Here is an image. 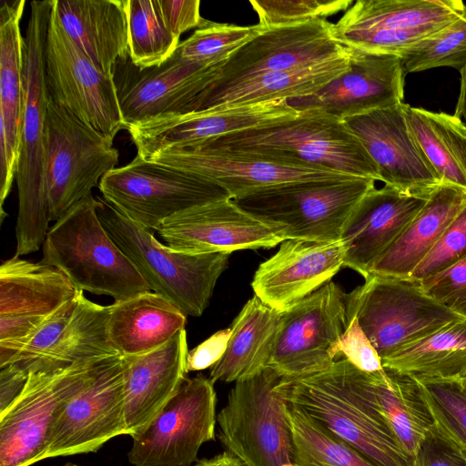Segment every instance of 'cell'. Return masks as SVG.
I'll return each instance as SVG.
<instances>
[{
  "label": "cell",
  "mask_w": 466,
  "mask_h": 466,
  "mask_svg": "<svg viewBox=\"0 0 466 466\" xmlns=\"http://www.w3.org/2000/svg\"><path fill=\"white\" fill-rule=\"evenodd\" d=\"M276 390L325 425L376 466H415L377 408L370 373L348 360H336L325 370L281 379Z\"/></svg>",
  "instance_id": "1"
},
{
  "label": "cell",
  "mask_w": 466,
  "mask_h": 466,
  "mask_svg": "<svg viewBox=\"0 0 466 466\" xmlns=\"http://www.w3.org/2000/svg\"><path fill=\"white\" fill-rule=\"evenodd\" d=\"M52 0L32 1L24 47V112L15 174L18 213L16 254L37 251L49 230L50 213L44 177L47 91L44 51Z\"/></svg>",
  "instance_id": "2"
},
{
  "label": "cell",
  "mask_w": 466,
  "mask_h": 466,
  "mask_svg": "<svg viewBox=\"0 0 466 466\" xmlns=\"http://www.w3.org/2000/svg\"><path fill=\"white\" fill-rule=\"evenodd\" d=\"M192 146L252 154L286 163L315 165L380 181L376 164L346 123L319 110L300 111L291 120L228 134Z\"/></svg>",
  "instance_id": "3"
},
{
  "label": "cell",
  "mask_w": 466,
  "mask_h": 466,
  "mask_svg": "<svg viewBox=\"0 0 466 466\" xmlns=\"http://www.w3.org/2000/svg\"><path fill=\"white\" fill-rule=\"evenodd\" d=\"M98 198L88 195L49 228L42 263L60 269L82 291L115 301L151 289L100 221Z\"/></svg>",
  "instance_id": "4"
},
{
  "label": "cell",
  "mask_w": 466,
  "mask_h": 466,
  "mask_svg": "<svg viewBox=\"0 0 466 466\" xmlns=\"http://www.w3.org/2000/svg\"><path fill=\"white\" fill-rule=\"evenodd\" d=\"M370 177L293 181L231 198L243 211L273 228L285 240H340L350 214L375 187Z\"/></svg>",
  "instance_id": "5"
},
{
  "label": "cell",
  "mask_w": 466,
  "mask_h": 466,
  "mask_svg": "<svg viewBox=\"0 0 466 466\" xmlns=\"http://www.w3.org/2000/svg\"><path fill=\"white\" fill-rule=\"evenodd\" d=\"M96 212L116 244L128 257L152 291L176 305L186 316L199 317L208 307L229 254H189L160 243L105 199Z\"/></svg>",
  "instance_id": "6"
},
{
  "label": "cell",
  "mask_w": 466,
  "mask_h": 466,
  "mask_svg": "<svg viewBox=\"0 0 466 466\" xmlns=\"http://www.w3.org/2000/svg\"><path fill=\"white\" fill-rule=\"evenodd\" d=\"M354 317L381 360L462 319L427 295L410 279L369 276L346 294Z\"/></svg>",
  "instance_id": "7"
},
{
  "label": "cell",
  "mask_w": 466,
  "mask_h": 466,
  "mask_svg": "<svg viewBox=\"0 0 466 466\" xmlns=\"http://www.w3.org/2000/svg\"><path fill=\"white\" fill-rule=\"evenodd\" d=\"M282 377L270 367L238 380L217 415L218 439L244 466L292 463L285 400L276 390Z\"/></svg>",
  "instance_id": "8"
},
{
  "label": "cell",
  "mask_w": 466,
  "mask_h": 466,
  "mask_svg": "<svg viewBox=\"0 0 466 466\" xmlns=\"http://www.w3.org/2000/svg\"><path fill=\"white\" fill-rule=\"evenodd\" d=\"M118 157L113 141L48 97L44 177L51 221L92 194L102 177L116 168Z\"/></svg>",
  "instance_id": "9"
},
{
  "label": "cell",
  "mask_w": 466,
  "mask_h": 466,
  "mask_svg": "<svg viewBox=\"0 0 466 466\" xmlns=\"http://www.w3.org/2000/svg\"><path fill=\"white\" fill-rule=\"evenodd\" d=\"M98 187L117 211L151 231L179 212L231 198L218 184L138 155L106 173Z\"/></svg>",
  "instance_id": "10"
},
{
  "label": "cell",
  "mask_w": 466,
  "mask_h": 466,
  "mask_svg": "<svg viewBox=\"0 0 466 466\" xmlns=\"http://www.w3.org/2000/svg\"><path fill=\"white\" fill-rule=\"evenodd\" d=\"M105 359L29 372L20 393L0 410V466H30L44 460L61 408Z\"/></svg>",
  "instance_id": "11"
},
{
  "label": "cell",
  "mask_w": 466,
  "mask_h": 466,
  "mask_svg": "<svg viewBox=\"0 0 466 466\" xmlns=\"http://www.w3.org/2000/svg\"><path fill=\"white\" fill-rule=\"evenodd\" d=\"M44 70L47 96L54 103L111 141L121 129H127L114 76L98 69L69 37L53 0Z\"/></svg>",
  "instance_id": "12"
},
{
  "label": "cell",
  "mask_w": 466,
  "mask_h": 466,
  "mask_svg": "<svg viewBox=\"0 0 466 466\" xmlns=\"http://www.w3.org/2000/svg\"><path fill=\"white\" fill-rule=\"evenodd\" d=\"M465 8L453 0H358L331 24V35L352 50L400 56Z\"/></svg>",
  "instance_id": "13"
},
{
  "label": "cell",
  "mask_w": 466,
  "mask_h": 466,
  "mask_svg": "<svg viewBox=\"0 0 466 466\" xmlns=\"http://www.w3.org/2000/svg\"><path fill=\"white\" fill-rule=\"evenodd\" d=\"M201 374L187 378L148 427L132 438L133 466H193L202 445L215 440L217 393Z\"/></svg>",
  "instance_id": "14"
},
{
  "label": "cell",
  "mask_w": 466,
  "mask_h": 466,
  "mask_svg": "<svg viewBox=\"0 0 466 466\" xmlns=\"http://www.w3.org/2000/svg\"><path fill=\"white\" fill-rule=\"evenodd\" d=\"M347 326L346 294L329 281L281 313L268 367L283 379L327 370Z\"/></svg>",
  "instance_id": "15"
},
{
  "label": "cell",
  "mask_w": 466,
  "mask_h": 466,
  "mask_svg": "<svg viewBox=\"0 0 466 466\" xmlns=\"http://www.w3.org/2000/svg\"><path fill=\"white\" fill-rule=\"evenodd\" d=\"M119 435H128L120 354L103 360L61 408L44 460L96 452Z\"/></svg>",
  "instance_id": "16"
},
{
  "label": "cell",
  "mask_w": 466,
  "mask_h": 466,
  "mask_svg": "<svg viewBox=\"0 0 466 466\" xmlns=\"http://www.w3.org/2000/svg\"><path fill=\"white\" fill-rule=\"evenodd\" d=\"M349 53L350 48L333 39L331 23L324 18L265 28L228 56L196 99L259 75L319 64Z\"/></svg>",
  "instance_id": "17"
},
{
  "label": "cell",
  "mask_w": 466,
  "mask_h": 466,
  "mask_svg": "<svg viewBox=\"0 0 466 466\" xmlns=\"http://www.w3.org/2000/svg\"><path fill=\"white\" fill-rule=\"evenodd\" d=\"M222 65L188 60L177 50L150 68L140 69L129 58L119 63L113 76L127 130L157 116L187 112Z\"/></svg>",
  "instance_id": "18"
},
{
  "label": "cell",
  "mask_w": 466,
  "mask_h": 466,
  "mask_svg": "<svg viewBox=\"0 0 466 466\" xmlns=\"http://www.w3.org/2000/svg\"><path fill=\"white\" fill-rule=\"evenodd\" d=\"M299 113L289 106L288 99H277L164 115L132 126L127 131L137 155L149 159L167 149L291 120Z\"/></svg>",
  "instance_id": "19"
},
{
  "label": "cell",
  "mask_w": 466,
  "mask_h": 466,
  "mask_svg": "<svg viewBox=\"0 0 466 466\" xmlns=\"http://www.w3.org/2000/svg\"><path fill=\"white\" fill-rule=\"evenodd\" d=\"M147 160L218 184L229 193L231 198L293 181L355 177L319 166L286 163L252 154L202 146L167 149Z\"/></svg>",
  "instance_id": "20"
},
{
  "label": "cell",
  "mask_w": 466,
  "mask_h": 466,
  "mask_svg": "<svg viewBox=\"0 0 466 466\" xmlns=\"http://www.w3.org/2000/svg\"><path fill=\"white\" fill-rule=\"evenodd\" d=\"M157 233L172 249L189 254L270 248L285 240L231 198L179 212L165 220Z\"/></svg>",
  "instance_id": "21"
},
{
  "label": "cell",
  "mask_w": 466,
  "mask_h": 466,
  "mask_svg": "<svg viewBox=\"0 0 466 466\" xmlns=\"http://www.w3.org/2000/svg\"><path fill=\"white\" fill-rule=\"evenodd\" d=\"M405 74L400 56L351 49L350 68L314 94L289 98L298 111L319 110L340 120L400 105Z\"/></svg>",
  "instance_id": "22"
},
{
  "label": "cell",
  "mask_w": 466,
  "mask_h": 466,
  "mask_svg": "<svg viewBox=\"0 0 466 466\" xmlns=\"http://www.w3.org/2000/svg\"><path fill=\"white\" fill-rule=\"evenodd\" d=\"M402 104L344 122L376 164L380 181L405 193L429 196L441 182L411 135Z\"/></svg>",
  "instance_id": "23"
},
{
  "label": "cell",
  "mask_w": 466,
  "mask_h": 466,
  "mask_svg": "<svg viewBox=\"0 0 466 466\" xmlns=\"http://www.w3.org/2000/svg\"><path fill=\"white\" fill-rule=\"evenodd\" d=\"M345 253L341 240L286 239L256 270L251 283L255 296L283 313L329 283L344 267Z\"/></svg>",
  "instance_id": "24"
},
{
  "label": "cell",
  "mask_w": 466,
  "mask_h": 466,
  "mask_svg": "<svg viewBox=\"0 0 466 466\" xmlns=\"http://www.w3.org/2000/svg\"><path fill=\"white\" fill-rule=\"evenodd\" d=\"M430 196L405 193L388 185L370 190L342 230L344 267L366 279L371 266L400 237Z\"/></svg>",
  "instance_id": "25"
},
{
  "label": "cell",
  "mask_w": 466,
  "mask_h": 466,
  "mask_svg": "<svg viewBox=\"0 0 466 466\" xmlns=\"http://www.w3.org/2000/svg\"><path fill=\"white\" fill-rule=\"evenodd\" d=\"M186 329L152 351L123 356L128 435L145 431L187 379Z\"/></svg>",
  "instance_id": "26"
},
{
  "label": "cell",
  "mask_w": 466,
  "mask_h": 466,
  "mask_svg": "<svg viewBox=\"0 0 466 466\" xmlns=\"http://www.w3.org/2000/svg\"><path fill=\"white\" fill-rule=\"evenodd\" d=\"M25 0H1L0 5V204L15 178L24 112V47L20 20Z\"/></svg>",
  "instance_id": "27"
},
{
  "label": "cell",
  "mask_w": 466,
  "mask_h": 466,
  "mask_svg": "<svg viewBox=\"0 0 466 466\" xmlns=\"http://www.w3.org/2000/svg\"><path fill=\"white\" fill-rule=\"evenodd\" d=\"M62 26L102 72L113 76L129 58L124 0H53Z\"/></svg>",
  "instance_id": "28"
},
{
  "label": "cell",
  "mask_w": 466,
  "mask_h": 466,
  "mask_svg": "<svg viewBox=\"0 0 466 466\" xmlns=\"http://www.w3.org/2000/svg\"><path fill=\"white\" fill-rule=\"evenodd\" d=\"M187 316L163 296L150 290L109 305L107 331L122 356L157 350L185 329Z\"/></svg>",
  "instance_id": "29"
},
{
  "label": "cell",
  "mask_w": 466,
  "mask_h": 466,
  "mask_svg": "<svg viewBox=\"0 0 466 466\" xmlns=\"http://www.w3.org/2000/svg\"><path fill=\"white\" fill-rule=\"evenodd\" d=\"M465 198L466 192L461 188L441 184L400 237L371 266L368 277L409 279L434 248Z\"/></svg>",
  "instance_id": "30"
},
{
  "label": "cell",
  "mask_w": 466,
  "mask_h": 466,
  "mask_svg": "<svg viewBox=\"0 0 466 466\" xmlns=\"http://www.w3.org/2000/svg\"><path fill=\"white\" fill-rule=\"evenodd\" d=\"M350 56L351 49L348 55L319 64L248 78L199 96L186 113L310 96L347 72Z\"/></svg>",
  "instance_id": "31"
},
{
  "label": "cell",
  "mask_w": 466,
  "mask_h": 466,
  "mask_svg": "<svg viewBox=\"0 0 466 466\" xmlns=\"http://www.w3.org/2000/svg\"><path fill=\"white\" fill-rule=\"evenodd\" d=\"M281 313L253 296L235 318L225 353L210 368L215 383L237 382L251 378L268 367Z\"/></svg>",
  "instance_id": "32"
},
{
  "label": "cell",
  "mask_w": 466,
  "mask_h": 466,
  "mask_svg": "<svg viewBox=\"0 0 466 466\" xmlns=\"http://www.w3.org/2000/svg\"><path fill=\"white\" fill-rule=\"evenodd\" d=\"M78 291L60 269L41 261L15 255L0 266V315L46 317Z\"/></svg>",
  "instance_id": "33"
},
{
  "label": "cell",
  "mask_w": 466,
  "mask_h": 466,
  "mask_svg": "<svg viewBox=\"0 0 466 466\" xmlns=\"http://www.w3.org/2000/svg\"><path fill=\"white\" fill-rule=\"evenodd\" d=\"M403 113L419 147L441 184L466 192V126L457 116L402 104Z\"/></svg>",
  "instance_id": "34"
},
{
  "label": "cell",
  "mask_w": 466,
  "mask_h": 466,
  "mask_svg": "<svg viewBox=\"0 0 466 466\" xmlns=\"http://www.w3.org/2000/svg\"><path fill=\"white\" fill-rule=\"evenodd\" d=\"M374 400L403 448L414 456L435 420L414 378L384 369L370 373Z\"/></svg>",
  "instance_id": "35"
},
{
  "label": "cell",
  "mask_w": 466,
  "mask_h": 466,
  "mask_svg": "<svg viewBox=\"0 0 466 466\" xmlns=\"http://www.w3.org/2000/svg\"><path fill=\"white\" fill-rule=\"evenodd\" d=\"M418 381L466 379V319H460L381 360Z\"/></svg>",
  "instance_id": "36"
},
{
  "label": "cell",
  "mask_w": 466,
  "mask_h": 466,
  "mask_svg": "<svg viewBox=\"0 0 466 466\" xmlns=\"http://www.w3.org/2000/svg\"><path fill=\"white\" fill-rule=\"evenodd\" d=\"M108 317L109 306L92 302L79 290L71 320L56 345L29 367L28 374L118 355L109 340Z\"/></svg>",
  "instance_id": "37"
},
{
  "label": "cell",
  "mask_w": 466,
  "mask_h": 466,
  "mask_svg": "<svg viewBox=\"0 0 466 466\" xmlns=\"http://www.w3.org/2000/svg\"><path fill=\"white\" fill-rule=\"evenodd\" d=\"M292 452L298 466H376L303 410L285 402Z\"/></svg>",
  "instance_id": "38"
},
{
  "label": "cell",
  "mask_w": 466,
  "mask_h": 466,
  "mask_svg": "<svg viewBox=\"0 0 466 466\" xmlns=\"http://www.w3.org/2000/svg\"><path fill=\"white\" fill-rule=\"evenodd\" d=\"M128 25L129 59L138 68L158 66L179 45L165 24L158 0H124Z\"/></svg>",
  "instance_id": "39"
},
{
  "label": "cell",
  "mask_w": 466,
  "mask_h": 466,
  "mask_svg": "<svg viewBox=\"0 0 466 466\" xmlns=\"http://www.w3.org/2000/svg\"><path fill=\"white\" fill-rule=\"evenodd\" d=\"M400 57L405 75L443 66L461 71L466 65V8L452 23Z\"/></svg>",
  "instance_id": "40"
},
{
  "label": "cell",
  "mask_w": 466,
  "mask_h": 466,
  "mask_svg": "<svg viewBox=\"0 0 466 466\" xmlns=\"http://www.w3.org/2000/svg\"><path fill=\"white\" fill-rule=\"evenodd\" d=\"M265 28L258 24L239 26L203 20L195 32L179 43L177 52L186 59L208 65H222L228 56Z\"/></svg>",
  "instance_id": "41"
},
{
  "label": "cell",
  "mask_w": 466,
  "mask_h": 466,
  "mask_svg": "<svg viewBox=\"0 0 466 466\" xmlns=\"http://www.w3.org/2000/svg\"><path fill=\"white\" fill-rule=\"evenodd\" d=\"M76 304L77 295L48 315L25 339L10 347H0V367L15 364L28 373L29 367L56 345Z\"/></svg>",
  "instance_id": "42"
},
{
  "label": "cell",
  "mask_w": 466,
  "mask_h": 466,
  "mask_svg": "<svg viewBox=\"0 0 466 466\" xmlns=\"http://www.w3.org/2000/svg\"><path fill=\"white\" fill-rule=\"evenodd\" d=\"M419 382L435 422L466 450V392L461 381Z\"/></svg>",
  "instance_id": "43"
},
{
  "label": "cell",
  "mask_w": 466,
  "mask_h": 466,
  "mask_svg": "<svg viewBox=\"0 0 466 466\" xmlns=\"http://www.w3.org/2000/svg\"><path fill=\"white\" fill-rule=\"evenodd\" d=\"M263 28L286 26L324 18L347 10L351 0H250Z\"/></svg>",
  "instance_id": "44"
},
{
  "label": "cell",
  "mask_w": 466,
  "mask_h": 466,
  "mask_svg": "<svg viewBox=\"0 0 466 466\" xmlns=\"http://www.w3.org/2000/svg\"><path fill=\"white\" fill-rule=\"evenodd\" d=\"M466 258V198L441 237L409 279L420 282Z\"/></svg>",
  "instance_id": "45"
},
{
  "label": "cell",
  "mask_w": 466,
  "mask_h": 466,
  "mask_svg": "<svg viewBox=\"0 0 466 466\" xmlns=\"http://www.w3.org/2000/svg\"><path fill=\"white\" fill-rule=\"evenodd\" d=\"M424 292L466 319V258L420 282Z\"/></svg>",
  "instance_id": "46"
},
{
  "label": "cell",
  "mask_w": 466,
  "mask_h": 466,
  "mask_svg": "<svg viewBox=\"0 0 466 466\" xmlns=\"http://www.w3.org/2000/svg\"><path fill=\"white\" fill-rule=\"evenodd\" d=\"M415 466H466V450L436 422L414 454Z\"/></svg>",
  "instance_id": "47"
},
{
  "label": "cell",
  "mask_w": 466,
  "mask_h": 466,
  "mask_svg": "<svg viewBox=\"0 0 466 466\" xmlns=\"http://www.w3.org/2000/svg\"><path fill=\"white\" fill-rule=\"evenodd\" d=\"M336 358L344 357L359 370L374 373L383 370L381 360L361 329L356 318H348V326L336 349Z\"/></svg>",
  "instance_id": "48"
},
{
  "label": "cell",
  "mask_w": 466,
  "mask_h": 466,
  "mask_svg": "<svg viewBox=\"0 0 466 466\" xmlns=\"http://www.w3.org/2000/svg\"><path fill=\"white\" fill-rule=\"evenodd\" d=\"M166 25L180 37L184 32L199 27L204 18L199 13V0H158Z\"/></svg>",
  "instance_id": "49"
},
{
  "label": "cell",
  "mask_w": 466,
  "mask_h": 466,
  "mask_svg": "<svg viewBox=\"0 0 466 466\" xmlns=\"http://www.w3.org/2000/svg\"><path fill=\"white\" fill-rule=\"evenodd\" d=\"M230 334V329L219 330L192 350H188L187 372L211 368L217 363L226 351Z\"/></svg>",
  "instance_id": "50"
},
{
  "label": "cell",
  "mask_w": 466,
  "mask_h": 466,
  "mask_svg": "<svg viewBox=\"0 0 466 466\" xmlns=\"http://www.w3.org/2000/svg\"><path fill=\"white\" fill-rule=\"evenodd\" d=\"M46 317L0 315V347H10L25 339Z\"/></svg>",
  "instance_id": "51"
},
{
  "label": "cell",
  "mask_w": 466,
  "mask_h": 466,
  "mask_svg": "<svg viewBox=\"0 0 466 466\" xmlns=\"http://www.w3.org/2000/svg\"><path fill=\"white\" fill-rule=\"evenodd\" d=\"M27 377L28 373L15 364L0 367V410L20 393Z\"/></svg>",
  "instance_id": "52"
},
{
  "label": "cell",
  "mask_w": 466,
  "mask_h": 466,
  "mask_svg": "<svg viewBox=\"0 0 466 466\" xmlns=\"http://www.w3.org/2000/svg\"><path fill=\"white\" fill-rule=\"evenodd\" d=\"M460 73L461 87L454 115L460 117L466 126V65Z\"/></svg>",
  "instance_id": "53"
},
{
  "label": "cell",
  "mask_w": 466,
  "mask_h": 466,
  "mask_svg": "<svg viewBox=\"0 0 466 466\" xmlns=\"http://www.w3.org/2000/svg\"><path fill=\"white\" fill-rule=\"evenodd\" d=\"M217 456H213L211 458H205L199 460L197 463H195L193 466H214L216 463ZM63 466H83L72 462H67Z\"/></svg>",
  "instance_id": "54"
},
{
  "label": "cell",
  "mask_w": 466,
  "mask_h": 466,
  "mask_svg": "<svg viewBox=\"0 0 466 466\" xmlns=\"http://www.w3.org/2000/svg\"><path fill=\"white\" fill-rule=\"evenodd\" d=\"M461 383H462V387L466 392V379L464 380H462Z\"/></svg>",
  "instance_id": "55"
},
{
  "label": "cell",
  "mask_w": 466,
  "mask_h": 466,
  "mask_svg": "<svg viewBox=\"0 0 466 466\" xmlns=\"http://www.w3.org/2000/svg\"><path fill=\"white\" fill-rule=\"evenodd\" d=\"M285 466H298V465H295V464L291 463V464H288V465H285Z\"/></svg>",
  "instance_id": "56"
}]
</instances>
